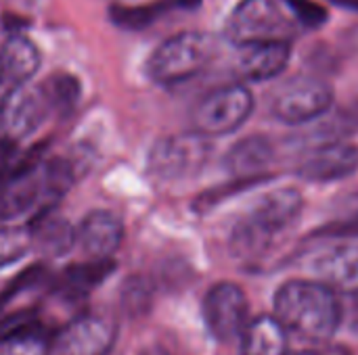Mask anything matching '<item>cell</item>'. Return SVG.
<instances>
[{"instance_id": "7", "label": "cell", "mask_w": 358, "mask_h": 355, "mask_svg": "<svg viewBox=\"0 0 358 355\" xmlns=\"http://www.w3.org/2000/svg\"><path fill=\"white\" fill-rule=\"evenodd\" d=\"M336 100L334 86L321 77L302 75L287 82L271 100V113L287 126H304L323 117Z\"/></svg>"}, {"instance_id": "36", "label": "cell", "mask_w": 358, "mask_h": 355, "mask_svg": "<svg viewBox=\"0 0 358 355\" xmlns=\"http://www.w3.org/2000/svg\"><path fill=\"white\" fill-rule=\"evenodd\" d=\"M2 84H4V82H2V71H0V86H2Z\"/></svg>"}, {"instance_id": "15", "label": "cell", "mask_w": 358, "mask_h": 355, "mask_svg": "<svg viewBox=\"0 0 358 355\" xmlns=\"http://www.w3.org/2000/svg\"><path fill=\"white\" fill-rule=\"evenodd\" d=\"M273 159L275 144L266 136L254 134L237 140L229 149L224 157V167L231 178H273L268 174Z\"/></svg>"}, {"instance_id": "21", "label": "cell", "mask_w": 358, "mask_h": 355, "mask_svg": "<svg viewBox=\"0 0 358 355\" xmlns=\"http://www.w3.org/2000/svg\"><path fill=\"white\" fill-rule=\"evenodd\" d=\"M40 333H46V328L40 322L36 310H19V312L0 316V347L10 341L25 339V337L40 335Z\"/></svg>"}, {"instance_id": "32", "label": "cell", "mask_w": 358, "mask_h": 355, "mask_svg": "<svg viewBox=\"0 0 358 355\" xmlns=\"http://www.w3.org/2000/svg\"><path fill=\"white\" fill-rule=\"evenodd\" d=\"M115 6H143V4H155L162 0H109Z\"/></svg>"}, {"instance_id": "17", "label": "cell", "mask_w": 358, "mask_h": 355, "mask_svg": "<svg viewBox=\"0 0 358 355\" xmlns=\"http://www.w3.org/2000/svg\"><path fill=\"white\" fill-rule=\"evenodd\" d=\"M115 272V262L111 257L103 259H92L86 264H73L61 272L57 278V293L67 297V299H82L86 297L92 289L103 285L111 274Z\"/></svg>"}, {"instance_id": "19", "label": "cell", "mask_w": 358, "mask_h": 355, "mask_svg": "<svg viewBox=\"0 0 358 355\" xmlns=\"http://www.w3.org/2000/svg\"><path fill=\"white\" fill-rule=\"evenodd\" d=\"M31 232V245H36L42 253L50 257H61L71 251L76 241V230L71 224L50 211L46 207L36 216V220L27 226Z\"/></svg>"}, {"instance_id": "34", "label": "cell", "mask_w": 358, "mask_h": 355, "mask_svg": "<svg viewBox=\"0 0 358 355\" xmlns=\"http://www.w3.org/2000/svg\"><path fill=\"white\" fill-rule=\"evenodd\" d=\"M170 2H174L182 8H197L201 4V0H170Z\"/></svg>"}, {"instance_id": "8", "label": "cell", "mask_w": 358, "mask_h": 355, "mask_svg": "<svg viewBox=\"0 0 358 355\" xmlns=\"http://www.w3.org/2000/svg\"><path fill=\"white\" fill-rule=\"evenodd\" d=\"M50 105L42 86H13L0 103V140L17 144L48 117Z\"/></svg>"}, {"instance_id": "23", "label": "cell", "mask_w": 358, "mask_h": 355, "mask_svg": "<svg viewBox=\"0 0 358 355\" xmlns=\"http://www.w3.org/2000/svg\"><path fill=\"white\" fill-rule=\"evenodd\" d=\"M31 249L29 228H2L0 230V270L13 266Z\"/></svg>"}, {"instance_id": "1", "label": "cell", "mask_w": 358, "mask_h": 355, "mask_svg": "<svg viewBox=\"0 0 358 355\" xmlns=\"http://www.w3.org/2000/svg\"><path fill=\"white\" fill-rule=\"evenodd\" d=\"M275 316L287 333L325 343L342 324V303L321 280H287L275 293Z\"/></svg>"}, {"instance_id": "27", "label": "cell", "mask_w": 358, "mask_h": 355, "mask_svg": "<svg viewBox=\"0 0 358 355\" xmlns=\"http://www.w3.org/2000/svg\"><path fill=\"white\" fill-rule=\"evenodd\" d=\"M287 10H292V15L296 17L298 23H302L304 27H310V29H317L321 25L327 23V8L315 0H281Z\"/></svg>"}, {"instance_id": "14", "label": "cell", "mask_w": 358, "mask_h": 355, "mask_svg": "<svg viewBox=\"0 0 358 355\" xmlns=\"http://www.w3.org/2000/svg\"><path fill=\"white\" fill-rule=\"evenodd\" d=\"M313 274L331 289L358 291V245H336L310 262Z\"/></svg>"}, {"instance_id": "35", "label": "cell", "mask_w": 358, "mask_h": 355, "mask_svg": "<svg viewBox=\"0 0 358 355\" xmlns=\"http://www.w3.org/2000/svg\"><path fill=\"white\" fill-rule=\"evenodd\" d=\"M101 355H115V354H113V349H109V352H105V354H101Z\"/></svg>"}, {"instance_id": "11", "label": "cell", "mask_w": 358, "mask_h": 355, "mask_svg": "<svg viewBox=\"0 0 358 355\" xmlns=\"http://www.w3.org/2000/svg\"><path fill=\"white\" fill-rule=\"evenodd\" d=\"M115 337L117 328L113 320L99 314H86L61 333L55 355H101L113 349Z\"/></svg>"}, {"instance_id": "4", "label": "cell", "mask_w": 358, "mask_h": 355, "mask_svg": "<svg viewBox=\"0 0 358 355\" xmlns=\"http://www.w3.org/2000/svg\"><path fill=\"white\" fill-rule=\"evenodd\" d=\"M296 23L281 0H239L227 21L224 38L235 46L258 42H292Z\"/></svg>"}, {"instance_id": "3", "label": "cell", "mask_w": 358, "mask_h": 355, "mask_svg": "<svg viewBox=\"0 0 358 355\" xmlns=\"http://www.w3.org/2000/svg\"><path fill=\"white\" fill-rule=\"evenodd\" d=\"M218 42L206 31H180L164 40L147 61V75L162 86H174L201 73L216 56Z\"/></svg>"}, {"instance_id": "16", "label": "cell", "mask_w": 358, "mask_h": 355, "mask_svg": "<svg viewBox=\"0 0 358 355\" xmlns=\"http://www.w3.org/2000/svg\"><path fill=\"white\" fill-rule=\"evenodd\" d=\"M40 63H42V56L36 44L17 31L10 33L0 46L2 82L8 84L10 88L27 84L40 69Z\"/></svg>"}, {"instance_id": "33", "label": "cell", "mask_w": 358, "mask_h": 355, "mask_svg": "<svg viewBox=\"0 0 358 355\" xmlns=\"http://www.w3.org/2000/svg\"><path fill=\"white\" fill-rule=\"evenodd\" d=\"M331 2L334 6H340V8H346V10H355L358 13V0H327Z\"/></svg>"}, {"instance_id": "18", "label": "cell", "mask_w": 358, "mask_h": 355, "mask_svg": "<svg viewBox=\"0 0 358 355\" xmlns=\"http://www.w3.org/2000/svg\"><path fill=\"white\" fill-rule=\"evenodd\" d=\"M285 326L277 320V316H258L245 324L241 333V355H287Z\"/></svg>"}, {"instance_id": "31", "label": "cell", "mask_w": 358, "mask_h": 355, "mask_svg": "<svg viewBox=\"0 0 358 355\" xmlns=\"http://www.w3.org/2000/svg\"><path fill=\"white\" fill-rule=\"evenodd\" d=\"M287 355H350V352L342 345H319L315 349H300V352H289Z\"/></svg>"}, {"instance_id": "2", "label": "cell", "mask_w": 358, "mask_h": 355, "mask_svg": "<svg viewBox=\"0 0 358 355\" xmlns=\"http://www.w3.org/2000/svg\"><path fill=\"white\" fill-rule=\"evenodd\" d=\"M302 209L304 197L294 186L264 192L231 230L229 249L233 257L243 262L262 257L275 241L300 220Z\"/></svg>"}, {"instance_id": "22", "label": "cell", "mask_w": 358, "mask_h": 355, "mask_svg": "<svg viewBox=\"0 0 358 355\" xmlns=\"http://www.w3.org/2000/svg\"><path fill=\"white\" fill-rule=\"evenodd\" d=\"M151 303H153L151 285L143 276H130L122 289V308L126 310V314L132 318L145 316L149 314Z\"/></svg>"}, {"instance_id": "6", "label": "cell", "mask_w": 358, "mask_h": 355, "mask_svg": "<svg viewBox=\"0 0 358 355\" xmlns=\"http://www.w3.org/2000/svg\"><path fill=\"white\" fill-rule=\"evenodd\" d=\"M254 111V94L241 84H231L206 94L193 109V130L214 138L239 130Z\"/></svg>"}, {"instance_id": "30", "label": "cell", "mask_w": 358, "mask_h": 355, "mask_svg": "<svg viewBox=\"0 0 358 355\" xmlns=\"http://www.w3.org/2000/svg\"><path fill=\"white\" fill-rule=\"evenodd\" d=\"M348 301L346 305H342V322L348 326L350 333L358 335V291L355 293H346Z\"/></svg>"}, {"instance_id": "10", "label": "cell", "mask_w": 358, "mask_h": 355, "mask_svg": "<svg viewBox=\"0 0 358 355\" xmlns=\"http://www.w3.org/2000/svg\"><path fill=\"white\" fill-rule=\"evenodd\" d=\"M358 172V146L346 140L325 142L296 167V176L310 184H327Z\"/></svg>"}, {"instance_id": "9", "label": "cell", "mask_w": 358, "mask_h": 355, "mask_svg": "<svg viewBox=\"0 0 358 355\" xmlns=\"http://www.w3.org/2000/svg\"><path fill=\"white\" fill-rule=\"evenodd\" d=\"M250 303L243 289L235 282L214 285L203 299V320L212 337L220 343H231L241 337L248 324Z\"/></svg>"}, {"instance_id": "20", "label": "cell", "mask_w": 358, "mask_h": 355, "mask_svg": "<svg viewBox=\"0 0 358 355\" xmlns=\"http://www.w3.org/2000/svg\"><path fill=\"white\" fill-rule=\"evenodd\" d=\"M42 88L48 98L50 111H57L61 115L69 113L78 105L80 92H82L78 77H73L69 73H55L52 77L46 80V84Z\"/></svg>"}, {"instance_id": "26", "label": "cell", "mask_w": 358, "mask_h": 355, "mask_svg": "<svg viewBox=\"0 0 358 355\" xmlns=\"http://www.w3.org/2000/svg\"><path fill=\"white\" fill-rule=\"evenodd\" d=\"M44 278H46V268H44L42 264L29 266V268H25L21 274H17V276L6 285V289L0 293V316H2V310H4L19 293L38 287Z\"/></svg>"}, {"instance_id": "28", "label": "cell", "mask_w": 358, "mask_h": 355, "mask_svg": "<svg viewBox=\"0 0 358 355\" xmlns=\"http://www.w3.org/2000/svg\"><path fill=\"white\" fill-rule=\"evenodd\" d=\"M352 236H358V209L344 218L319 226L313 232V239H352Z\"/></svg>"}, {"instance_id": "12", "label": "cell", "mask_w": 358, "mask_h": 355, "mask_svg": "<svg viewBox=\"0 0 358 355\" xmlns=\"http://www.w3.org/2000/svg\"><path fill=\"white\" fill-rule=\"evenodd\" d=\"M292 59V42H258L241 46L235 73L241 82H266L283 73Z\"/></svg>"}, {"instance_id": "25", "label": "cell", "mask_w": 358, "mask_h": 355, "mask_svg": "<svg viewBox=\"0 0 358 355\" xmlns=\"http://www.w3.org/2000/svg\"><path fill=\"white\" fill-rule=\"evenodd\" d=\"M162 2L155 4H143V6H111V19L113 23L126 27V29H143L149 25L155 15L159 13Z\"/></svg>"}, {"instance_id": "5", "label": "cell", "mask_w": 358, "mask_h": 355, "mask_svg": "<svg viewBox=\"0 0 358 355\" xmlns=\"http://www.w3.org/2000/svg\"><path fill=\"white\" fill-rule=\"evenodd\" d=\"M212 155V142L199 132L172 134L159 138L147 157L149 176L162 182L185 180L203 169Z\"/></svg>"}, {"instance_id": "24", "label": "cell", "mask_w": 358, "mask_h": 355, "mask_svg": "<svg viewBox=\"0 0 358 355\" xmlns=\"http://www.w3.org/2000/svg\"><path fill=\"white\" fill-rule=\"evenodd\" d=\"M266 180H271V178H233L229 184H222V186H218V188H212V190L199 195V197L195 199V209H197V211H210L212 207L220 205L224 199H229V197H233V195H239V192H243V190H250V188H254L256 184H262V182H266Z\"/></svg>"}, {"instance_id": "13", "label": "cell", "mask_w": 358, "mask_h": 355, "mask_svg": "<svg viewBox=\"0 0 358 355\" xmlns=\"http://www.w3.org/2000/svg\"><path fill=\"white\" fill-rule=\"evenodd\" d=\"M124 239V226L122 220L105 209L90 211L80 228L76 230V241L84 249V253L92 259L111 257Z\"/></svg>"}, {"instance_id": "29", "label": "cell", "mask_w": 358, "mask_h": 355, "mask_svg": "<svg viewBox=\"0 0 358 355\" xmlns=\"http://www.w3.org/2000/svg\"><path fill=\"white\" fill-rule=\"evenodd\" d=\"M0 355H48V337L46 333H40V335L10 341L2 345Z\"/></svg>"}]
</instances>
